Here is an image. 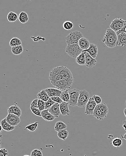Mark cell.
Returning <instances> with one entry per match:
<instances>
[{
	"label": "cell",
	"instance_id": "cell-1",
	"mask_svg": "<svg viewBox=\"0 0 126 156\" xmlns=\"http://www.w3.org/2000/svg\"><path fill=\"white\" fill-rule=\"evenodd\" d=\"M118 36L116 32L111 28H108L104 37L102 40V42H104L106 46L110 48H113L117 46Z\"/></svg>",
	"mask_w": 126,
	"mask_h": 156
},
{
	"label": "cell",
	"instance_id": "cell-2",
	"mask_svg": "<svg viewBox=\"0 0 126 156\" xmlns=\"http://www.w3.org/2000/svg\"><path fill=\"white\" fill-rule=\"evenodd\" d=\"M83 37V34L80 31H74L65 37L67 45L78 44L79 40Z\"/></svg>",
	"mask_w": 126,
	"mask_h": 156
},
{
	"label": "cell",
	"instance_id": "cell-3",
	"mask_svg": "<svg viewBox=\"0 0 126 156\" xmlns=\"http://www.w3.org/2000/svg\"><path fill=\"white\" fill-rule=\"evenodd\" d=\"M63 65L57 66L51 69L49 74V79L52 85L58 81L63 79L61 74V71L62 69Z\"/></svg>",
	"mask_w": 126,
	"mask_h": 156
},
{
	"label": "cell",
	"instance_id": "cell-4",
	"mask_svg": "<svg viewBox=\"0 0 126 156\" xmlns=\"http://www.w3.org/2000/svg\"><path fill=\"white\" fill-rule=\"evenodd\" d=\"M66 52L72 58H77L83 52L78 44L67 45L65 49Z\"/></svg>",
	"mask_w": 126,
	"mask_h": 156
},
{
	"label": "cell",
	"instance_id": "cell-5",
	"mask_svg": "<svg viewBox=\"0 0 126 156\" xmlns=\"http://www.w3.org/2000/svg\"><path fill=\"white\" fill-rule=\"evenodd\" d=\"M90 98V94L88 91L85 90H80L77 106L80 108L86 107Z\"/></svg>",
	"mask_w": 126,
	"mask_h": 156
},
{
	"label": "cell",
	"instance_id": "cell-6",
	"mask_svg": "<svg viewBox=\"0 0 126 156\" xmlns=\"http://www.w3.org/2000/svg\"><path fill=\"white\" fill-rule=\"evenodd\" d=\"M80 91L77 89H73L69 90V94L70 96V100L69 102V105L72 107L77 106L78 98L79 97Z\"/></svg>",
	"mask_w": 126,
	"mask_h": 156
},
{
	"label": "cell",
	"instance_id": "cell-7",
	"mask_svg": "<svg viewBox=\"0 0 126 156\" xmlns=\"http://www.w3.org/2000/svg\"><path fill=\"white\" fill-rule=\"evenodd\" d=\"M61 74L63 77V79L67 81L70 86L73 84L74 82L73 76L71 71L66 67L63 66L62 69L61 71Z\"/></svg>",
	"mask_w": 126,
	"mask_h": 156
},
{
	"label": "cell",
	"instance_id": "cell-8",
	"mask_svg": "<svg viewBox=\"0 0 126 156\" xmlns=\"http://www.w3.org/2000/svg\"><path fill=\"white\" fill-rule=\"evenodd\" d=\"M126 24V21L121 18H116L111 21V23L110 25V28L113 30L115 32L120 30Z\"/></svg>",
	"mask_w": 126,
	"mask_h": 156
},
{
	"label": "cell",
	"instance_id": "cell-9",
	"mask_svg": "<svg viewBox=\"0 0 126 156\" xmlns=\"http://www.w3.org/2000/svg\"><path fill=\"white\" fill-rule=\"evenodd\" d=\"M97 104L94 100V98L90 97L89 102H88L86 106V109L84 111V113L87 115H93V112Z\"/></svg>",
	"mask_w": 126,
	"mask_h": 156
},
{
	"label": "cell",
	"instance_id": "cell-10",
	"mask_svg": "<svg viewBox=\"0 0 126 156\" xmlns=\"http://www.w3.org/2000/svg\"><path fill=\"white\" fill-rule=\"evenodd\" d=\"M7 122L13 127L18 126L21 122L20 118L13 114H8L6 117Z\"/></svg>",
	"mask_w": 126,
	"mask_h": 156
},
{
	"label": "cell",
	"instance_id": "cell-11",
	"mask_svg": "<svg viewBox=\"0 0 126 156\" xmlns=\"http://www.w3.org/2000/svg\"><path fill=\"white\" fill-rule=\"evenodd\" d=\"M53 86L56 89H58L62 91L69 90L71 88V86H69L67 81L64 79H62L58 81L55 84H53Z\"/></svg>",
	"mask_w": 126,
	"mask_h": 156
},
{
	"label": "cell",
	"instance_id": "cell-12",
	"mask_svg": "<svg viewBox=\"0 0 126 156\" xmlns=\"http://www.w3.org/2000/svg\"><path fill=\"white\" fill-rule=\"evenodd\" d=\"M84 52L85 54V57H86L85 66L89 68H92L94 67L97 64V60L91 56L88 53L86 52Z\"/></svg>",
	"mask_w": 126,
	"mask_h": 156
},
{
	"label": "cell",
	"instance_id": "cell-13",
	"mask_svg": "<svg viewBox=\"0 0 126 156\" xmlns=\"http://www.w3.org/2000/svg\"><path fill=\"white\" fill-rule=\"evenodd\" d=\"M83 52H86L90 54L91 56L94 59L97 57L98 54V48L95 44L94 43H91L90 48L86 50H83Z\"/></svg>",
	"mask_w": 126,
	"mask_h": 156
},
{
	"label": "cell",
	"instance_id": "cell-14",
	"mask_svg": "<svg viewBox=\"0 0 126 156\" xmlns=\"http://www.w3.org/2000/svg\"><path fill=\"white\" fill-rule=\"evenodd\" d=\"M49 112L54 116L55 118H58L61 114L60 109V104L55 103L53 106L49 109Z\"/></svg>",
	"mask_w": 126,
	"mask_h": 156
},
{
	"label": "cell",
	"instance_id": "cell-15",
	"mask_svg": "<svg viewBox=\"0 0 126 156\" xmlns=\"http://www.w3.org/2000/svg\"><path fill=\"white\" fill-rule=\"evenodd\" d=\"M44 90L47 92L50 98L55 96L60 97L62 92L58 89L54 88H46L44 89Z\"/></svg>",
	"mask_w": 126,
	"mask_h": 156
},
{
	"label": "cell",
	"instance_id": "cell-16",
	"mask_svg": "<svg viewBox=\"0 0 126 156\" xmlns=\"http://www.w3.org/2000/svg\"><path fill=\"white\" fill-rule=\"evenodd\" d=\"M8 114H15L19 117L22 116V110L20 107L16 104L14 105L9 107L8 109Z\"/></svg>",
	"mask_w": 126,
	"mask_h": 156
},
{
	"label": "cell",
	"instance_id": "cell-17",
	"mask_svg": "<svg viewBox=\"0 0 126 156\" xmlns=\"http://www.w3.org/2000/svg\"><path fill=\"white\" fill-rule=\"evenodd\" d=\"M78 44L80 48L83 50H84L90 48L91 43L87 38L83 37L79 40Z\"/></svg>",
	"mask_w": 126,
	"mask_h": 156
},
{
	"label": "cell",
	"instance_id": "cell-18",
	"mask_svg": "<svg viewBox=\"0 0 126 156\" xmlns=\"http://www.w3.org/2000/svg\"><path fill=\"white\" fill-rule=\"evenodd\" d=\"M118 40H117V46H120L125 47L126 46V34L122 33L117 35Z\"/></svg>",
	"mask_w": 126,
	"mask_h": 156
},
{
	"label": "cell",
	"instance_id": "cell-19",
	"mask_svg": "<svg viewBox=\"0 0 126 156\" xmlns=\"http://www.w3.org/2000/svg\"><path fill=\"white\" fill-rule=\"evenodd\" d=\"M41 116L43 119L47 122L54 120L55 117L49 112V109L44 110L41 112Z\"/></svg>",
	"mask_w": 126,
	"mask_h": 156
},
{
	"label": "cell",
	"instance_id": "cell-20",
	"mask_svg": "<svg viewBox=\"0 0 126 156\" xmlns=\"http://www.w3.org/2000/svg\"><path fill=\"white\" fill-rule=\"evenodd\" d=\"M93 116L97 119L99 120H102L106 117V116L104 115V114H103V112H102V111L99 108L98 105L94 110Z\"/></svg>",
	"mask_w": 126,
	"mask_h": 156
},
{
	"label": "cell",
	"instance_id": "cell-21",
	"mask_svg": "<svg viewBox=\"0 0 126 156\" xmlns=\"http://www.w3.org/2000/svg\"><path fill=\"white\" fill-rule=\"evenodd\" d=\"M1 126L3 130L7 132L12 131L15 129V127H13L7 122L6 118H5L1 120Z\"/></svg>",
	"mask_w": 126,
	"mask_h": 156
},
{
	"label": "cell",
	"instance_id": "cell-22",
	"mask_svg": "<svg viewBox=\"0 0 126 156\" xmlns=\"http://www.w3.org/2000/svg\"><path fill=\"white\" fill-rule=\"evenodd\" d=\"M69 103L63 102L60 104V109L61 113L63 116L69 115L70 112L69 108Z\"/></svg>",
	"mask_w": 126,
	"mask_h": 156
},
{
	"label": "cell",
	"instance_id": "cell-23",
	"mask_svg": "<svg viewBox=\"0 0 126 156\" xmlns=\"http://www.w3.org/2000/svg\"><path fill=\"white\" fill-rule=\"evenodd\" d=\"M37 97L38 99L42 100L45 102L47 101L50 98L48 94L44 90V89H43L39 92V93L37 94Z\"/></svg>",
	"mask_w": 126,
	"mask_h": 156
},
{
	"label": "cell",
	"instance_id": "cell-24",
	"mask_svg": "<svg viewBox=\"0 0 126 156\" xmlns=\"http://www.w3.org/2000/svg\"><path fill=\"white\" fill-rule=\"evenodd\" d=\"M18 19L21 23H26L29 20V17L26 12L22 11L19 15Z\"/></svg>",
	"mask_w": 126,
	"mask_h": 156
},
{
	"label": "cell",
	"instance_id": "cell-25",
	"mask_svg": "<svg viewBox=\"0 0 126 156\" xmlns=\"http://www.w3.org/2000/svg\"><path fill=\"white\" fill-rule=\"evenodd\" d=\"M67 125L62 121H58L56 122L55 125V131L58 132L62 130L66 129Z\"/></svg>",
	"mask_w": 126,
	"mask_h": 156
},
{
	"label": "cell",
	"instance_id": "cell-26",
	"mask_svg": "<svg viewBox=\"0 0 126 156\" xmlns=\"http://www.w3.org/2000/svg\"><path fill=\"white\" fill-rule=\"evenodd\" d=\"M11 52L15 56L21 55L23 52V47L21 45L11 47Z\"/></svg>",
	"mask_w": 126,
	"mask_h": 156
},
{
	"label": "cell",
	"instance_id": "cell-27",
	"mask_svg": "<svg viewBox=\"0 0 126 156\" xmlns=\"http://www.w3.org/2000/svg\"><path fill=\"white\" fill-rule=\"evenodd\" d=\"M63 101L65 102L66 103H69V100H70V96L69 94V90L62 91L61 96H60Z\"/></svg>",
	"mask_w": 126,
	"mask_h": 156
},
{
	"label": "cell",
	"instance_id": "cell-28",
	"mask_svg": "<svg viewBox=\"0 0 126 156\" xmlns=\"http://www.w3.org/2000/svg\"><path fill=\"white\" fill-rule=\"evenodd\" d=\"M76 62L80 65H85L86 64V57L85 54L83 52L80 56L76 58Z\"/></svg>",
	"mask_w": 126,
	"mask_h": 156
},
{
	"label": "cell",
	"instance_id": "cell-29",
	"mask_svg": "<svg viewBox=\"0 0 126 156\" xmlns=\"http://www.w3.org/2000/svg\"><path fill=\"white\" fill-rule=\"evenodd\" d=\"M7 19L9 22L13 23V22H16L18 20V15L16 13L11 11L7 15Z\"/></svg>",
	"mask_w": 126,
	"mask_h": 156
},
{
	"label": "cell",
	"instance_id": "cell-30",
	"mask_svg": "<svg viewBox=\"0 0 126 156\" xmlns=\"http://www.w3.org/2000/svg\"><path fill=\"white\" fill-rule=\"evenodd\" d=\"M69 133L66 129L63 130L58 132L57 136L60 139L66 141L69 136Z\"/></svg>",
	"mask_w": 126,
	"mask_h": 156
},
{
	"label": "cell",
	"instance_id": "cell-31",
	"mask_svg": "<svg viewBox=\"0 0 126 156\" xmlns=\"http://www.w3.org/2000/svg\"><path fill=\"white\" fill-rule=\"evenodd\" d=\"M39 123L38 122H35L33 123H31L29 125H27L26 127H25L24 130H28L29 131L31 132L36 131L38 127H39Z\"/></svg>",
	"mask_w": 126,
	"mask_h": 156
},
{
	"label": "cell",
	"instance_id": "cell-32",
	"mask_svg": "<svg viewBox=\"0 0 126 156\" xmlns=\"http://www.w3.org/2000/svg\"><path fill=\"white\" fill-rule=\"evenodd\" d=\"M22 45V42L21 40L18 38L16 37L13 38L9 42V46L11 47L18 46H21Z\"/></svg>",
	"mask_w": 126,
	"mask_h": 156
},
{
	"label": "cell",
	"instance_id": "cell-33",
	"mask_svg": "<svg viewBox=\"0 0 126 156\" xmlns=\"http://www.w3.org/2000/svg\"><path fill=\"white\" fill-rule=\"evenodd\" d=\"M122 144H123V141L120 138H115L112 141V145L115 148H119L122 145Z\"/></svg>",
	"mask_w": 126,
	"mask_h": 156
},
{
	"label": "cell",
	"instance_id": "cell-34",
	"mask_svg": "<svg viewBox=\"0 0 126 156\" xmlns=\"http://www.w3.org/2000/svg\"><path fill=\"white\" fill-rule=\"evenodd\" d=\"M98 106L99 107V108L101 109L103 114L106 116H107L108 113L109 108L108 105L105 103H102L98 105Z\"/></svg>",
	"mask_w": 126,
	"mask_h": 156
},
{
	"label": "cell",
	"instance_id": "cell-35",
	"mask_svg": "<svg viewBox=\"0 0 126 156\" xmlns=\"http://www.w3.org/2000/svg\"><path fill=\"white\" fill-rule=\"evenodd\" d=\"M63 28L66 30H70L73 27V22L70 21H65L63 23Z\"/></svg>",
	"mask_w": 126,
	"mask_h": 156
},
{
	"label": "cell",
	"instance_id": "cell-36",
	"mask_svg": "<svg viewBox=\"0 0 126 156\" xmlns=\"http://www.w3.org/2000/svg\"><path fill=\"white\" fill-rule=\"evenodd\" d=\"M55 103V102L52 100H51V98H50L49 100H48L47 101L45 102V110L50 109V108H51Z\"/></svg>",
	"mask_w": 126,
	"mask_h": 156
},
{
	"label": "cell",
	"instance_id": "cell-37",
	"mask_svg": "<svg viewBox=\"0 0 126 156\" xmlns=\"http://www.w3.org/2000/svg\"><path fill=\"white\" fill-rule=\"evenodd\" d=\"M30 110L31 112L37 116H41V112L40 111V109L38 108H36L35 107L30 106Z\"/></svg>",
	"mask_w": 126,
	"mask_h": 156
},
{
	"label": "cell",
	"instance_id": "cell-38",
	"mask_svg": "<svg viewBox=\"0 0 126 156\" xmlns=\"http://www.w3.org/2000/svg\"><path fill=\"white\" fill-rule=\"evenodd\" d=\"M31 156H43V153L42 151L38 149H35L31 151L30 153Z\"/></svg>",
	"mask_w": 126,
	"mask_h": 156
},
{
	"label": "cell",
	"instance_id": "cell-39",
	"mask_svg": "<svg viewBox=\"0 0 126 156\" xmlns=\"http://www.w3.org/2000/svg\"><path fill=\"white\" fill-rule=\"evenodd\" d=\"M38 107L41 112L45 110V102L39 99Z\"/></svg>",
	"mask_w": 126,
	"mask_h": 156
},
{
	"label": "cell",
	"instance_id": "cell-40",
	"mask_svg": "<svg viewBox=\"0 0 126 156\" xmlns=\"http://www.w3.org/2000/svg\"><path fill=\"white\" fill-rule=\"evenodd\" d=\"M93 97L94 98V100H95V102L97 105L100 104H102V98L101 97L99 96L98 95H93Z\"/></svg>",
	"mask_w": 126,
	"mask_h": 156
},
{
	"label": "cell",
	"instance_id": "cell-41",
	"mask_svg": "<svg viewBox=\"0 0 126 156\" xmlns=\"http://www.w3.org/2000/svg\"><path fill=\"white\" fill-rule=\"evenodd\" d=\"M51 100H52L55 102V103H58V104H59L63 102L62 100H61V98L59 96L52 97H51Z\"/></svg>",
	"mask_w": 126,
	"mask_h": 156
},
{
	"label": "cell",
	"instance_id": "cell-42",
	"mask_svg": "<svg viewBox=\"0 0 126 156\" xmlns=\"http://www.w3.org/2000/svg\"><path fill=\"white\" fill-rule=\"evenodd\" d=\"M8 151L5 148H1L0 150V156H8Z\"/></svg>",
	"mask_w": 126,
	"mask_h": 156
},
{
	"label": "cell",
	"instance_id": "cell-43",
	"mask_svg": "<svg viewBox=\"0 0 126 156\" xmlns=\"http://www.w3.org/2000/svg\"><path fill=\"white\" fill-rule=\"evenodd\" d=\"M38 103H39V99L38 98H36L32 101L31 104H30V106L35 107L36 108H38Z\"/></svg>",
	"mask_w": 126,
	"mask_h": 156
},
{
	"label": "cell",
	"instance_id": "cell-44",
	"mask_svg": "<svg viewBox=\"0 0 126 156\" xmlns=\"http://www.w3.org/2000/svg\"><path fill=\"white\" fill-rule=\"evenodd\" d=\"M122 33H125L126 34V24L120 30L116 32V33H117V35H118L119 34Z\"/></svg>",
	"mask_w": 126,
	"mask_h": 156
},
{
	"label": "cell",
	"instance_id": "cell-45",
	"mask_svg": "<svg viewBox=\"0 0 126 156\" xmlns=\"http://www.w3.org/2000/svg\"><path fill=\"white\" fill-rule=\"evenodd\" d=\"M123 128H124V130H125V131H126V121H125V122H123Z\"/></svg>",
	"mask_w": 126,
	"mask_h": 156
},
{
	"label": "cell",
	"instance_id": "cell-46",
	"mask_svg": "<svg viewBox=\"0 0 126 156\" xmlns=\"http://www.w3.org/2000/svg\"><path fill=\"white\" fill-rule=\"evenodd\" d=\"M121 137H122V138L126 140V133H125L124 135H121Z\"/></svg>",
	"mask_w": 126,
	"mask_h": 156
},
{
	"label": "cell",
	"instance_id": "cell-47",
	"mask_svg": "<svg viewBox=\"0 0 126 156\" xmlns=\"http://www.w3.org/2000/svg\"><path fill=\"white\" fill-rule=\"evenodd\" d=\"M123 112H124V115H125V116L126 117V108L124 109Z\"/></svg>",
	"mask_w": 126,
	"mask_h": 156
},
{
	"label": "cell",
	"instance_id": "cell-48",
	"mask_svg": "<svg viewBox=\"0 0 126 156\" xmlns=\"http://www.w3.org/2000/svg\"><path fill=\"white\" fill-rule=\"evenodd\" d=\"M0 127H1V130H0V131H1V132L2 131V129H3V128H2V127H1V126H0Z\"/></svg>",
	"mask_w": 126,
	"mask_h": 156
},
{
	"label": "cell",
	"instance_id": "cell-49",
	"mask_svg": "<svg viewBox=\"0 0 126 156\" xmlns=\"http://www.w3.org/2000/svg\"><path fill=\"white\" fill-rule=\"evenodd\" d=\"M29 156V155H24V156Z\"/></svg>",
	"mask_w": 126,
	"mask_h": 156
},
{
	"label": "cell",
	"instance_id": "cell-50",
	"mask_svg": "<svg viewBox=\"0 0 126 156\" xmlns=\"http://www.w3.org/2000/svg\"><path fill=\"white\" fill-rule=\"evenodd\" d=\"M125 105H126V101H125Z\"/></svg>",
	"mask_w": 126,
	"mask_h": 156
},
{
	"label": "cell",
	"instance_id": "cell-51",
	"mask_svg": "<svg viewBox=\"0 0 126 156\" xmlns=\"http://www.w3.org/2000/svg\"></svg>",
	"mask_w": 126,
	"mask_h": 156
}]
</instances>
